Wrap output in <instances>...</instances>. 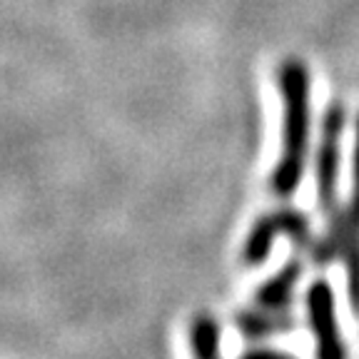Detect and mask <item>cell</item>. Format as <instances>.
Returning <instances> with one entry per match:
<instances>
[{
    "mask_svg": "<svg viewBox=\"0 0 359 359\" xmlns=\"http://www.w3.org/2000/svg\"><path fill=\"white\" fill-rule=\"evenodd\" d=\"M282 95V147L269 177L277 197H292L304 177L309 147V70L299 57H287L277 67Z\"/></svg>",
    "mask_w": 359,
    "mask_h": 359,
    "instance_id": "1",
    "label": "cell"
},
{
    "mask_svg": "<svg viewBox=\"0 0 359 359\" xmlns=\"http://www.w3.org/2000/svg\"><path fill=\"white\" fill-rule=\"evenodd\" d=\"M347 123V110L342 102H332L322 118V135L320 147H317V165H314V177H317V200L327 217H334L339 212L337 202V187H339V160H342V135Z\"/></svg>",
    "mask_w": 359,
    "mask_h": 359,
    "instance_id": "2",
    "label": "cell"
},
{
    "mask_svg": "<svg viewBox=\"0 0 359 359\" xmlns=\"http://www.w3.org/2000/svg\"><path fill=\"white\" fill-rule=\"evenodd\" d=\"M277 235H287L294 245L302 247V250H312L314 247L312 227H309L307 215L294 208H280L275 212L257 217V222L252 224V230L247 235L245 247H242V259L250 267L262 264L267 259L272 245H275Z\"/></svg>",
    "mask_w": 359,
    "mask_h": 359,
    "instance_id": "3",
    "label": "cell"
},
{
    "mask_svg": "<svg viewBox=\"0 0 359 359\" xmlns=\"http://www.w3.org/2000/svg\"><path fill=\"white\" fill-rule=\"evenodd\" d=\"M307 320L314 334L317 359H347L342 327L337 322L334 290L327 280H317L307 290Z\"/></svg>",
    "mask_w": 359,
    "mask_h": 359,
    "instance_id": "4",
    "label": "cell"
},
{
    "mask_svg": "<svg viewBox=\"0 0 359 359\" xmlns=\"http://www.w3.org/2000/svg\"><path fill=\"white\" fill-rule=\"evenodd\" d=\"M344 217V240H342V259L347 269V292L352 309L359 314V115L354 128V150H352V190L349 202L342 210Z\"/></svg>",
    "mask_w": 359,
    "mask_h": 359,
    "instance_id": "5",
    "label": "cell"
},
{
    "mask_svg": "<svg viewBox=\"0 0 359 359\" xmlns=\"http://www.w3.org/2000/svg\"><path fill=\"white\" fill-rule=\"evenodd\" d=\"M299 277H302V262L290 259V262L277 269L275 275L269 277L262 287H257V292H255L257 307L287 309L292 302V294H294V287H297Z\"/></svg>",
    "mask_w": 359,
    "mask_h": 359,
    "instance_id": "6",
    "label": "cell"
},
{
    "mask_svg": "<svg viewBox=\"0 0 359 359\" xmlns=\"http://www.w3.org/2000/svg\"><path fill=\"white\" fill-rule=\"evenodd\" d=\"M235 327L247 337V339H264L277 332H287L294 327V317L290 309H247L235 317Z\"/></svg>",
    "mask_w": 359,
    "mask_h": 359,
    "instance_id": "7",
    "label": "cell"
},
{
    "mask_svg": "<svg viewBox=\"0 0 359 359\" xmlns=\"http://www.w3.org/2000/svg\"><path fill=\"white\" fill-rule=\"evenodd\" d=\"M192 359H222L219 352V325L212 314H197L190 325Z\"/></svg>",
    "mask_w": 359,
    "mask_h": 359,
    "instance_id": "8",
    "label": "cell"
},
{
    "mask_svg": "<svg viewBox=\"0 0 359 359\" xmlns=\"http://www.w3.org/2000/svg\"><path fill=\"white\" fill-rule=\"evenodd\" d=\"M240 359H294V357L287 352H280V349H252V352L242 354Z\"/></svg>",
    "mask_w": 359,
    "mask_h": 359,
    "instance_id": "9",
    "label": "cell"
}]
</instances>
